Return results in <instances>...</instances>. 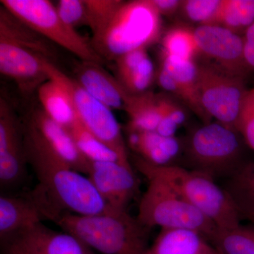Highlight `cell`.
I'll list each match as a JSON object with an SVG mask.
<instances>
[{"label":"cell","instance_id":"17","mask_svg":"<svg viewBox=\"0 0 254 254\" xmlns=\"http://www.w3.org/2000/svg\"><path fill=\"white\" fill-rule=\"evenodd\" d=\"M27 163L23 126L12 106L4 98L0 100V168L9 173L26 169Z\"/></svg>","mask_w":254,"mask_h":254},{"label":"cell","instance_id":"8","mask_svg":"<svg viewBox=\"0 0 254 254\" xmlns=\"http://www.w3.org/2000/svg\"><path fill=\"white\" fill-rule=\"evenodd\" d=\"M48 78L55 80L67 91L78 120L88 131L109 146L124 161L130 163L121 127L110 108L95 99L77 83L51 62H46Z\"/></svg>","mask_w":254,"mask_h":254},{"label":"cell","instance_id":"33","mask_svg":"<svg viewBox=\"0 0 254 254\" xmlns=\"http://www.w3.org/2000/svg\"><path fill=\"white\" fill-rule=\"evenodd\" d=\"M235 129L251 149L254 150V88L249 90L246 95Z\"/></svg>","mask_w":254,"mask_h":254},{"label":"cell","instance_id":"25","mask_svg":"<svg viewBox=\"0 0 254 254\" xmlns=\"http://www.w3.org/2000/svg\"><path fill=\"white\" fill-rule=\"evenodd\" d=\"M254 23V0H222L213 25L240 35Z\"/></svg>","mask_w":254,"mask_h":254},{"label":"cell","instance_id":"36","mask_svg":"<svg viewBox=\"0 0 254 254\" xmlns=\"http://www.w3.org/2000/svg\"><path fill=\"white\" fill-rule=\"evenodd\" d=\"M246 61L254 70V23L244 35Z\"/></svg>","mask_w":254,"mask_h":254},{"label":"cell","instance_id":"23","mask_svg":"<svg viewBox=\"0 0 254 254\" xmlns=\"http://www.w3.org/2000/svg\"><path fill=\"white\" fill-rule=\"evenodd\" d=\"M124 111L129 118L126 128L156 131L163 117L162 95L148 91L140 94H130Z\"/></svg>","mask_w":254,"mask_h":254},{"label":"cell","instance_id":"13","mask_svg":"<svg viewBox=\"0 0 254 254\" xmlns=\"http://www.w3.org/2000/svg\"><path fill=\"white\" fill-rule=\"evenodd\" d=\"M88 177L110 208L127 210L138 182L131 165L119 162H91Z\"/></svg>","mask_w":254,"mask_h":254},{"label":"cell","instance_id":"6","mask_svg":"<svg viewBox=\"0 0 254 254\" xmlns=\"http://www.w3.org/2000/svg\"><path fill=\"white\" fill-rule=\"evenodd\" d=\"M1 4L50 42L67 50L81 61L101 65L105 63L91 43L64 22L51 1L1 0Z\"/></svg>","mask_w":254,"mask_h":254},{"label":"cell","instance_id":"4","mask_svg":"<svg viewBox=\"0 0 254 254\" xmlns=\"http://www.w3.org/2000/svg\"><path fill=\"white\" fill-rule=\"evenodd\" d=\"M161 29V16L151 0L125 1L103 34L91 43L103 60L115 61L155 43Z\"/></svg>","mask_w":254,"mask_h":254},{"label":"cell","instance_id":"26","mask_svg":"<svg viewBox=\"0 0 254 254\" xmlns=\"http://www.w3.org/2000/svg\"><path fill=\"white\" fill-rule=\"evenodd\" d=\"M78 149L91 162H119L127 165L131 163L124 161L121 157L95 136L77 119L68 128Z\"/></svg>","mask_w":254,"mask_h":254},{"label":"cell","instance_id":"27","mask_svg":"<svg viewBox=\"0 0 254 254\" xmlns=\"http://www.w3.org/2000/svg\"><path fill=\"white\" fill-rule=\"evenodd\" d=\"M225 190L236 203L241 216L254 213V163L241 165L230 175Z\"/></svg>","mask_w":254,"mask_h":254},{"label":"cell","instance_id":"11","mask_svg":"<svg viewBox=\"0 0 254 254\" xmlns=\"http://www.w3.org/2000/svg\"><path fill=\"white\" fill-rule=\"evenodd\" d=\"M1 242V254H96L76 237L43 222Z\"/></svg>","mask_w":254,"mask_h":254},{"label":"cell","instance_id":"14","mask_svg":"<svg viewBox=\"0 0 254 254\" xmlns=\"http://www.w3.org/2000/svg\"><path fill=\"white\" fill-rule=\"evenodd\" d=\"M198 66L193 60H187L164 55L158 81L165 91L170 92L204 122L211 123L200 101L198 93Z\"/></svg>","mask_w":254,"mask_h":254},{"label":"cell","instance_id":"29","mask_svg":"<svg viewBox=\"0 0 254 254\" xmlns=\"http://www.w3.org/2000/svg\"><path fill=\"white\" fill-rule=\"evenodd\" d=\"M164 55L180 59L193 60L198 54L194 31L185 27H175L167 32L162 41Z\"/></svg>","mask_w":254,"mask_h":254},{"label":"cell","instance_id":"5","mask_svg":"<svg viewBox=\"0 0 254 254\" xmlns=\"http://www.w3.org/2000/svg\"><path fill=\"white\" fill-rule=\"evenodd\" d=\"M148 187L138 205L136 218L148 228L188 229L211 242L218 227L168 185L147 179Z\"/></svg>","mask_w":254,"mask_h":254},{"label":"cell","instance_id":"20","mask_svg":"<svg viewBox=\"0 0 254 254\" xmlns=\"http://www.w3.org/2000/svg\"><path fill=\"white\" fill-rule=\"evenodd\" d=\"M0 39L26 48L55 64L58 55L54 43L2 6L0 9Z\"/></svg>","mask_w":254,"mask_h":254},{"label":"cell","instance_id":"37","mask_svg":"<svg viewBox=\"0 0 254 254\" xmlns=\"http://www.w3.org/2000/svg\"><path fill=\"white\" fill-rule=\"evenodd\" d=\"M245 218L248 219L250 221H252L254 223V213H250L248 214V215H246Z\"/></svg>","mask_w":254,"mask_h":254},{"label":"cell","instance_id":"34","mask_svg":"<svg viewBox=\"0 0 254 254\" xmlns=\"http://www.w3.org/2000/svg\"><path fill=\"white\" fill-rule=\"evenodd\" d=\"M62 20L70 27L86 25V7L84 0H60L56 6Z\"/></svg>","mask_w":254,"mask_h":254},{"label":"cell","instance_id":"18","mask_svg":"<svg viewBox=\"0 0 254 254\" xmlns=\"http://www.w3.org/2000/svg\"><path fill=\"white\" fill-rule=\"evenodd\" d=\"M128 146L138 156L152 165H173L182 150L181 141L175 136L160 135L156 131H140L126 128Z\"/></svg>","mask_w":254,"mask_h":254},{"label":"cell","instance_id":"15","mask_svg":"<svg viewBox=\"0 0 254 254\" xmlns=\"http://www.w3.org/2000/svg\"><path fill=\"white\" fill-rule=\"evenodd\" d=\"M46 61L48 60L26 48L0 39V71L14 80L25 93L38 91L49 79Z\"/></svg>","mask_w":254,"mask_h":254},{"label":"cell","instance_id":"2","mask_svg":"<svg viewBox=\"0 0 254 254\" xmlns=\"http://www.w3.org/2000/svg\"><path fill=\"white\" fill-rule=\"evenodd\" d=\"M137 170L146 179H155L168 185L203 214L220 230L240 226L241 214L227 190L219 187L213 177L178 165L157 166L138 157Z\"/></svg>","mask_w":254,"mask_h":254},{"label":"cell","instance_id":"1","mask_svg":"<svg viewBox=\"0 0 254 254\" xmlns=\"http://www.w3.org/2000/svg\"><path fill=\"white\" fill-rule=\"evenodd\" d=\"M28 164L38 185L31 197L46 220L54 222L64 213L96 215L113 211L88 177L78 173L46 148L23 127Z\"/></svg>","mask_w":254,"mask_h":254},{"label":"cell","instance_id":"32","mask_svg":"<svg viewBox=\"0 0 254 254\" xmlns=\"http://www.w3.org/2000/svg\"><path fill=\"white\" fill-rule=\"evenodd\" d=\"M163 117L156 132L164 136H175L179 127L186 121L185 110L175 100L162 95Z\"/></svg>","mask_w":254,"mask_h":254},{"label":"cell","instance_id":"7","mask_svg":"<svg viewBox=\"0 0 254 254\" xmlns=\"http://www.w3.org/2000/svg\"><path fill=\"white\" fill-rule=\"evenodd\" d=\"M237 133L219 123L204 124L195 130L186 148L193 170L213 178L232 175L242 165V145Z\"/></svg>","mask_w":254,"mask_h":254},{"label":"cell","instance_id":"9","mask_svg":"<svg viewBox=\"0 0 254 254\" xmlns=\"http://www.w3.org/2000/svg\"><path fill=\"white\" fill-rule=\"evenodd\" d=\"M197 66L198 93L205 112L210 118L236 131L242 103L249 91L246 79L230 74L214 64Z\"/></svg>","mask_w":254,"mask_h":254},{"label":"cell","instance_id":"21","mask_svg":"<svg viewBox=\"0 0 254 254\" xmlns=\"http://www.w3.org/2000/svg\"><path fill=\"white\" fill-rule=\"evenodd\" d=\"M117 78L130 94L148 91L154 79L155 71L146 48L131 50L115 60Z\"/></svg>","mask_w":254,"mask_h":254},{"label":"cell","instance_id":"35","mask_svg":"<svg viewBox=\"0 0 254 254\" xmlns=\"http://www.w3.org/2000/svg\"><path fill=\"white\" fill-rule=\"evenodd\" d=\"M160 16H171L181 8L182 1L178 0H151Z\"/></svg>","mask_w":254,"mask_h":254},{"label":"cell","instance_id":"30","mask_svg":"<svg viewBox=\"0 0 254 254\" xmlns=\"http://www.w3.org/2000/svg\"><path fill=\"white\" fill-rule=\"evenodd\" d=\"M86 26L91 28L93 41L98 39L109 26L125 1L121 0H84Z\"/></svg>","mask_w":254,"mask_h":254},{"label":"cell","instance_id":"16","mask_svg":"<svg viewBox=\"0 0 254 254\" xmlns=\"http://www.w3.org/2000/svg\"><path fill=\"white\" fill-rule=\"evenodd\" d=\"M73 72V78L95 99L111 110H125L130 93L101 64L81 61L76 64Z\"/></svg>","mask_w":254,"mask_h":254},{"label":"cell","instance_id":"3","mask_svg":"<svg viewBox=\"0 0 254 254\" xmlns=\"http://www.w3.org/2000/svg\"><path fill=\"white\" fill-rule=\"evenodd\" d=\"M54 222L102 254H143L148 248L150 229L127 210L96 215L64 213Z\"/></svg>","mask_w":254,"mask_h":254},{"label":"cell","instance_id":"12","mask_svg":"<svg viewBox=\"0 0 254 254\" xmlns=\"http://www.w3.org/2000/svg\"><path fill=\"white\" fill-rule=\"evenodd\" d=\"M23 127L73 170L88 175L91 161L81 154L67 128L50 118L44 110L33 111Z\"/></svg>","mask_w":254,"mask_h":254},{"label":"cell","instance_id":"24","mask_svg":"<svg viewBox=\"0 0 254 254\" xmlns=\"http://www.w3.org/2000/svg\"><path fill=\"white\" fill-rule=\"evenodd\" d=\"M37 93L42 109L62 126L68 129L77 119L72 100L58 82L49 78L38 88Z\"/></svg>","mask_w":254,"mask_h":254},{"label":"cell","instance_id":"10","mask_svg":"<svg viewBox=\"0 0 254 254\" xmlns=\"http://www.w3.org/2000/svg\"><path fill=\"white\" fill-rule=\"evenodd\" d=\"M194 34L198 53L221 69L245 79L254 71L246 61L243 37L215 25L198 26Z\"/></svg>","mask_w":254,"mask_h":254},{"label":"cell","instance_id":"19","mask_svg":"<svg viewBox=\"0 0 254 254\" xmlns=\"http://www.w3.org/2000/svg\"><path fill=\"white\" fill-rule=\"evenodd\" d=\"M46 220L30 195L0 196V242Z\"/></svg>","mask_w":254,"mask_h":254},{"label":"cell","instance_id":"28","mask_svg":"<svg viewBox=\"0 0 254 254\" xmlns=\"http://www.w3.org/2000/svg\"><path fill=\"white\" fill-rule=\"evenodd\" d=\"M210 244L218 254H254V227L218 230Z\"/></svg>","mask_w":254,"mask_h":254},{"label":"cell","instance_id":"22","mask_svg":"<svg viewBox=\"0 0 254 254\" xmlns=\"http://www.w3.org/2000/svg\"><path fill=\"white\" fill-rule=\"evenodd\" d=\"M143 254H218L200 232L188 229H161Z\"/></svg>","mask_w":254,"mask_h":254},{"label":"cell","instance_id":"31","mask_svg":"<svg viewBox=\"0 0 254 254\" xmlns=\"http://www.w3.org/2000/svg\"><path fill=\"white\" fill-rule=\"evenodd\" d=\"M222 0H186L182 1V12L193 22L200 26L213 25Z\"/></svg>","mask_w":254,"mask_h":254}]
</instances>
